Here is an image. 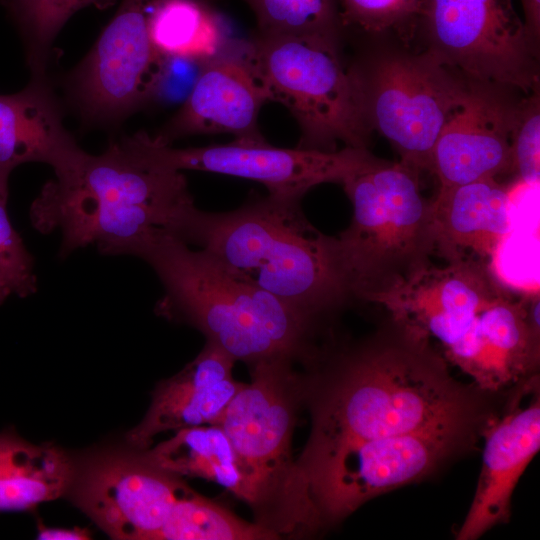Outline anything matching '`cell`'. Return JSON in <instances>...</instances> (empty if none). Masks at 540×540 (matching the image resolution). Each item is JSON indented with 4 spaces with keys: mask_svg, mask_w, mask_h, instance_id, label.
Instances as JSON below:
<instances>
[{
    "mask_svg": "<svg viewBox=\"0 0 540 540\" xmlns=\"http://www.w3.org/2000/svg\"><path fill=\"white\" fill-rule=\"evenodd\" d=\"M301 364L311 427L299 456L405 434L467 435L474 424L472 394L429 343L397 326L335 352L315 347Z\"/></svg>",
    "mask_w": 540,
    "mask_h": 540,
    "instance_id": "1",
    "label": "cell"
},
{
    "mask_svg": "<svg viewBox=\"0 0 540 540\" xmlns=\"http://www.w3.org/2000/svg\"><path fill=\"white\" fill-rule=\"evenodd\" d=\"M301 198L268 194L228 212L193 207L173 235L197 245L236 279L318 324L351 299L335 237L316 229Z\"/></svg>",
    "mask_w": 540,
    "mask_h": 540,
    "instance_id": "2",
    "label": "cell"
},
{
    "mask_svg": "<svg viewBox=\"0 0 540 540\" xmlns=\"http://www.w3.org/2000/svg\"><path fill=\"white\" fill-rule=\"evenodd\" d=\"M54 171L29 217L41 233L60 230L61 259L92 244L102 255H127L159 229L172 233L195 206L181 172L139 162L119 142L100 155L79 148Z\"/></svg>",
    "mask_w": 540,
    "mask_h": 540,
    "instance_id": "3",
    "label": "cell"
},
{
    "mask_svg": "<svg viewBox=\"0 0 540 540\" xmlns=\"http://www.w3.org/2000/svg\"><path fill=\"white\" fill-rule=\"evenodd\" d=\"M128 255L150 265L162 284L156 315L197 329L235 361L248 367L276 359L296 362L313 342L311 321L273 294L236 279L207 252L192 249L166 229Z\"/></svg>",
    "mask_w": 540,
    "mask_h": 540,
    "instance_id": "4",
    "label": "cell"
},
{
    "mask_svg": "<svg viewBox=\"0 0 540 540\" xmlns=\"http://www.w3.org/2000/svg\"><path fill=\"white\" fill-rule=\"evenodd\" d=\"M295 365L276 359L249 367L250 382L243 383L218 423L237 456L254 521L280 538L320 529L292 454L303 407L302 375Z\"/></svg>",
    "mask_w": 540,
    "mask_h": 540,
    "instance_id": "5",
    "label": "cell"
},
{
    "mask_svg": "<svg viewBox=\"0 0 540 540\" xmlns=\"http://www.w3.org/2000/svg\"><path fill=\"white\" fill-rule=\"evenodd\" d=\"M419 177L401 161L374 156L341 183L353 215L335 243L351 298L370 301L434 254L431 201L422 195Z\"/></svg>",
    "mask_w": 540,
    "mask_h": 540,
    "instance_id": "6",
    "label": "cell"
},
{
    "mask_svg": "<svg viewBox=\"0 0 540 540\" xmlns=\"http://www.w3.org/2000/svg\"><path fill=\"white\" fill-rule=\"evenodd\" d=\"M338 52V42L318 36L257 32L246 45L269 101L283 104L298 122L297 148L333 152L343 143L368 149L371 131Z\"/></svg>",
    "mask_w": 540,
    "mask_h": 540,
    "instance_id": "7",
    "label": "cell"
},
{
    "mask_svg": "<svg viewBox=\"0 0 540 540\" xmlns=\"http://www.w3.org/2000/svg\"><path fill=\"white\" fill-rule=\"evenodd\" d=\"M182 478L129 446L108 448L74 461L66 495L111 538L196 540L207 498Z\"/></svg>",
    "mask_w": 540,
    "mask_h": 540,
    "instance_id": "8",
    "label": "cell"
},
{
    "mask_svg": "<svg viewBox=\"0 0 540 540\" xmlns=\"http://www.w3.org/2000/svg\"><path fill=\"white\" fill-rule=\"evenodd\" d=\"M367 127L378 131L420 174L435 143L463 103L469 80L432 54L385 51L348 69Z\"/></svg>",
    "mask_w": 540,
    "mask_h": 540,
    "instance_id": "9",
    "label": "cell"
},
{
    "mask_svg": "<svg viewBox=\"0 0 540 540\" xmlns=\"http://www.w3.org/2000/svg\"><path fill=\"white\" fill-rule=\"evenodd\" d=\"M467 435L415 433L346 444L296 465L320 528L349 516L368 500L421 479Z\"/></svg>",
    "mask_w": 540,
    "mask_h": 540,
    "instance_id": "10",
    "label": "cell"
},
{
    "mask_svg": "<svg viewBox=\"0 0 540 540\" xmlns=\"http://www.w3.org/2000/svg\"><path fill=\"white\" fill-rule=\"evenodd\" d=\"M418 30L425 50L466 79L539 89V47L513 0H424Z\"/></svg>",
    "mask_w": 540,
    "mask_h": 540,
    "instance_id": "11",
    "label": "cell"
},
{
    "mask_svg": "<svg viewBox=\"0 0 540 540\" xmlns=\"http://www.w3.org/2000/svg\"><path fill=\"white\" fill-rule=\"evenodd\" d=\"M119 143L134 159L153 167L245 178L263 184L269 194L301 199L317 185L341 184L374 156L368 149L349 147L333 152L281 148L265 139L173 148L142 131L122 138Z\"/></svg>",
    "mask_w": 540,
    "mask_h": 540,
    "instance_id": "12",
    "label": "cell"
},
{
    "mask_svg": "<svg viewBox=\"0 0 540 540\" xmlns=\"http://www.w3.org/2000/svg\"><path fill=\"white\" fill-rule=\"evenodd\" d=\"M504 289L489 264L468 260L438 267L429 261L370 302L382 304L410 336L437 341L452 361L481 310Z\"/></svg>",
    "mask_w": 540,
    "mask_h": 540,
    "instance_id": "13",
    "label": "cell"
},
{
    "mask_svg": "<svg viewBox=\"0 0 540 540\" xmlns=\"http://www.w3.org/2000/svg\"><path fill=\"white\" fill-rule=\"evenodd\" d=\"M151 1L122 0L71 76L73 96L86 118L115 121L150 100L162 62L148 33Z\"/></svg>",
    "mask_w": 540,
    "mask_h": 540,
    "instance_id": "14",
    "label": "cell"
},
{
    "mask_svg": "<svg viewBox=\"0 0 540 540\" xmlns=\"http://www.w3.org/2000/svg\"><path fill=\"white\" fill-rule=\"evenodd\" d=\"M522 94L502 84L469 80L463 103L432 151L429 172L439 187L509 174L511 133Z\"/></svg>",
    "mask_w": 540,
    "mask_h": 540,
    "instance_id": "15",
    "label": "cell"
},
{
    "mask_svg": "<svg viewBox=\"0 0 540 540\" xmlns=\"http://www.w3.org/2000/svg\"><path fill=\"white\" fill-rule=\"evenodd\" d=\"M506 411L483 430L484 450L474 498L458 540H474L509 518L514 489L540 449V398L535 375Z\"/></svg>",
    "mask_w": 540,
    "mask_h": 540,
    "instance_id": "16",
    "label": "cell"
},
{
    "mask_svg": "<svg viewBox=\"0 0 540 540\" xmlns=\"http://www.w3.org/2000/svg\"><path fill=\"white\" fill-rule=\"evenodd\" d=\"M235 359L206 341L199 354L152 392L142 420L126 434V444L143 451L168 431L218 424L228 404L243 385L233 377Z\"/></svg>",
    "mask_w": 540,
    "mask_h": 540,
    "instance_id": "17",
    "label": "cell"
},
{
    "mask_svg": "<svg viewBox=\"0 0 540 540\" xmlns=\"http://www.w3.org/2000/svg\"><path fill=\"white\" fill-rule=\"evenodd\" d=\"M268 94L244 56L224 50L206 61L181 108L156 137L166 143L193 134L226 133L262 140L258 114Z\"/></svg>",
    "mask_w": 540,
    "mask_h": 540,
    "instance_id": "18",
    "label": "cell"
},
{
    "mask_svg": "<svg viewBox=\"0 0 540 540\" xmlns=\"http://www.w3.org/2000/svg\"><path fill=\"white\" fill-rule=\"evenodd\" d=\"M431 208L434 254L447 262L490 265L511 233L509 191L495 178L439 187Z\"/></svg>",
    "mask_w": 540,
    "mask_h": 540,
    "instance_id": "19",
    "label": "cell"
},
{
    "mask_svg": "<svg viewBox=\"0 0 540 540\" xmlns=\"http://www.w3.org/2000/svg\"><path fill=\"white\" fill-rule=\"evenodd\" d=\"M80 147L64 128L60 108L43 77L21 91L0 95V177L17 166L41 162L54 170Z\"/></svg>",
    "mask_w": 540,
    "mask_h": 540,
    "instance_id": "20",
    "label": "cell"
},
{
    "mask_svg": "<svg viewBox=\"0 0 540 540\" xmlns=\"http://www.w3.org/2000/svg\"><path fill=\"white\" fill-rule=\"evenodd\" d=\"M74 460L52 445L0 432V511H21L66 495Z\"/></svg>",
    "mask_w": 540,
    "mask_h": 540,
    "instance_id": "21",
    "label": "cell"
},
{
    "mask_svg": "<svg viewBox=\"0 0 540 540\" xmlns=\"http://www.w3.org/2000/svg\"><path fill=\"white\" fill-rule=\"evenodd\" d=\"M152 464L181 477L214 482L247 502V489L233 446L218 424L182 428L140 451Z\"/></svg>",
    "mask_w": 540,
    "mask_h": 540,
    "instance_id": "22",
    "label": "cell"
},
{
    "mask_svg": "<svg viewBox=\"0 0 540 540\" xmlns=\"http://www.w3.org/2000/svg\"><path fill=\"white\" fill-rule=\"evenodd\" d=\"M148 33L160 56L208 61L224 50L220 16L203 0H152Z\"/></svg>",
    "mask_w": 540,
    "mask_h": 540,
    "instance_id": "23",
    "label": "cell"
},
{
    "mask_svg": "<svg viewBox=\"0 0 540 540\" xmlns=\"http://www.w3.org/2000/svg\"><path fill=\"white\" fill-rule=\"evenodd\" d=\"M17 23L27 47L30 68L43 77L49 48L66 21L87 6L103 9L115 0H3Z\"/></svg>",
    "mask_w": 540,
    "mask_h": 540,
    "instance_id": "24",
    "label": "cell"
},
{
    "mask_svg": "<svg viewBox=\"0 0 540 540\" xmlns=\"http://www.w3.org/2000/svg\"><path fill=\"white\" fill-rule=\"evenodd\" d=\"M264 34L318 36L338 42L342 28L336 0H246Z\"/></svg>",
    "mask_w": 540,
    "mask_h": 540,
    "instance_id": "25",
    "label": "cell"
},
{
    "mask_svg": "<svg viewBox=\"0 0 540 540\" xmlns=\"http://www.w3.org/2000/svg\"><path fill=\"white\" fill-rule=\"evenodd\" d=\"M423 1L341 0V24L374 35L393 33L410 41L418 31Z\"/></svg>",
    "mask_w": 540,
    "mask_h": 540,
    "instance_id": "26",
    "label": "cell"
},
{
    "mask_svg": "<svg viewBox=\"0 0 540 540\" xmlns=\"http://www.w3.org/2000/svg\"><path fill=\"white\" fill-rule=\"evenodd\" d=\"M8 178L0 177V305L12 296L27 298L38 290L34 257L7 212Z\"/></svg>",
    "mask_w": 540,
    "mask_h": 540,
    "instance_id": "27",
    "label": "cell"
},
{
    "mask_svg": "<svg viewBox=\"0 0 540 540\" xmlns=\"http://www.w3.org/2000/svg\"><path fill=\"white\" fill-rule=\"evenodd\" d=\"M540 145V93L539 89L522 94L516 110L511 133V166L514 174L524 183L539 178Z\"/></svg>",
    "mask_w": 540,
    "mask_h": 540,
    "instance_id": "28",
    "label": "cell"
},
{
    "mask_svg": "<svg viewBox=\"0 0 540 540\" xmlns=\"http://www.w3.org/2000/svg\"><path fill=\"white\" fill-rule=\"evenodd\" d=\"M205 62L183 57L162 56L160 71L150 100L162 103L180 101L183 103L194 87Z\"/></svg>",
    "mask_w": 540,
    "mask_h": 540,
    "instance_id": "29",
    "label": "cell"
},
{
    "mask_svg": "<svg viewBox=\"0 0 540 540\" xmlns=\"http://www.w3.org/2000/svg\"><path fill=\"white\" fill-rule=\"evenodd\" d=\"M524 14V25L532 43L539 47L540 41V0H520Z\"/></svg>",
    "mask_w": 540,
    "mask_h": 540,
    "instance_id": "30",
    "label": "cell"
},
{
    "mask_svg": "<svg viewBox=\"0 0 540 540\" xmlns=\"http://www.w3.org/2000/svg\"><path fill=\"white\" fill-rule=\"evenodd\" d=\"M38 539L45 540H85L90 539V533L87 529L58 528L41 526L38 529Z\"/></svg>",
    "mask_w": 540,
    "mask_h": 540,
    "instance_id": "31",
    "label": "cell"
},
{
    "mask_svg": "<svg viewBox=\"0 0 540 540\" xmlns=\"http://www.w3.org/2000/svg\"><path fill=\"white\" fill-rule=\"evenodd\" d=\"M3 1V0H2Z\"/></svg>",
    "mask_w": 540,
    "mask_h": 540,
    "instance_id": "32",
    "label": "cell"
}]
</instances>
